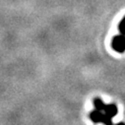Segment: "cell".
<instances>
[{
	"label": "cell",
	"mask_w": 125,
	"mask_h": 125,
	"mask_svg": "<svg viewBox=\"0 0 125 125\" xmlns=\"http://www.w3.org/2000/svg\"><path fill=\"white\" fill-rule=\"evenodd\" d=\"M104 112H105V114L106 115H108L109 117H114L116 114H117V112H118V109H117V106H116V104H107V105H105L104 106Z\"/></svg>",
	"instance_id": "obj_3"
},
{
	"label": "cell",
	"mask_w": 125,
	"mask_h": 125,
	"mask_svg": "<svg viewBox=\"0 0 125 125\" xmlns=\"http://www.w3.org/2000/svg\"><path fill=\"white\" fill-rule=\"evenodd\" d=\"M111 45H112V48L116 52L123 53L125 51V36L124 35L115 36L112 40Z\"/></svg>",
	"instance_id": "obj_2"
},
{
	"label": "cell",
	"mask_w": 125,
	"mask_h": 125,
	"mask_svg": "<svg viewBox=\"0 0 125 125\" xmlns=\"http://www.w3.org/2000/svg\"><path fill=\"white\" fill-rule=\"evenodd\" d=\"M94 105H95V107L98 110H104V106H105V104H104V102L100 98H96L95 100H94Z\"/></svg>",
	"instance_id": "obj_4"
},
{
	"label": "cell",
	"mask_w": 125,
	"mask_h": 125,
	"mask_svg": "<svg viewBox=\"0 0 125 125\" xmlns=\"http://www.w3.org/2000/svg\"><path fill=\"white\" fill-rule=\"evenodd\" d=\"M90 118L94 123H100L102 122L104 125H113L112 123V118L109 117L108 115H106L105 113H102L101 110H95L92 111L90 113Z\"/></svg>",
	"instance_id": "obj_1"
},
{
	"label": "cell",
	"mask_w": 125,
	"mask_h": 125,
	"mask_svg": "<svg viewBox=\"0 0 125 125\" xmlns=\"http://www.w3.org/2000/svg\"><path fill=\"white\" fill-rule=\"evenodd\" d=\"M116 125H125V123H124V122H119V123L116 124Z\"/></svg>",
	"instance_id": "obj_6"
},
{
	"label": "cell",
	"mask_w": 125,
	"mask_h": 125,
	"mask_svg": "<svg viewBox=\"0 0 125 125\" xmlns=\"http://www.w3.org/2000/svg\"><path fill=\"white\" fill-rule=\"evenodd\" d=\"M118 30L119 32L121 33V35H124L125 36V17L121 20V22L119 23L118 25Z\"/></svg>",
	"instance_id": "obj_5"
}]
</instances>
